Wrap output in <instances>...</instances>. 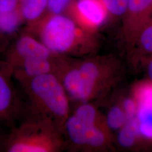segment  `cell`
Instances as JSON below:
<instances>
[{
    "instance_id": "obj_1",
    "label": "cell",
    "mask_w": 152,
    "mask_h": 152,
    "mask_svg": "<svg viewBox=\"0 0 152 152\" xmlns=\"http://www.w3.org/2000/svg\"><path fill=\"white\" fill-rule=\"evenodd\" d=\"M117 69L116 62L111 56H61L55 75L71 103L77 104L103 98L115 81Z\"/></svg>"
},
{
    "instance_id": "obj_2",
    "label": "cell",
    "mask_w": 152,
    "mask_h": 152,
    "mask_svg": "<svg viewBox=\"0 0 152 152\" xmlns=\"http://www.w3.org/2000/svg\"><path fill=\"white\" fill-rule=\"evenodd\" d=\"M27 98L24 114H36L54 122L61 130L71 113V100L59 78L47 73L18 82Z\"/></svg>"
},
{
    "instance_id": "obj_3",
    "label": "cell",
    "mask_w": 152,
    "mask_h": 152,
    "mask_svg": "<svg viewBox=\"0 0 152 152\" xmlns=\"http://www.w3.org/2000/svg\"><path fill=\"white\" fill-rule=\"evenodd\" d=\"M66 151L60 128L48 118L26 113L4 136L2 152H60Z\"/></svg>"
},
{
    "instance_id": "obj_4",
    "label": "cell",
    "mask_w": 152,
    "mask_h": 152,
    "mask_svg": "<svg viewBox=\"0 0 152 152\" xmlns=\"http://www.w3.org/2000/svg\"><path fill=\"white\" fill-rule=\"evenodd\" d=\"M37 32L40 41L59 56L81 58L91 54L97 46L94 32L63 15L51 17L38 28Z\"/></svg>"
},
{
    "instance_id": "obj_5",
    "label": "cell",
    "mask_w": 152,
    "mask_h": 152,
    "mask_svg": "<svg viewBox=\"0 0 152 152\" xmlns=\"http://www.w3.org/2000/svg\"><path fill=\"white\" fill-rule=\"evenodd\" d=\"M95 101L77 104L71 110L61 128L66 150L83 151L92 127L103 119Z\"/></svg>"
},
{
    "instance_id": "obj_6",
    "label": "cell",
    "mask_w": 152,
    "mask_h": 152,
    "mask_svg": "<svg viewBox=\"0 0 152 152\" xmlns=\"http://www.w3.org/2000/svg\"><path fill=\"white\" fill-rule=\"evenodd\" d=\"M13 79L10 66L0 58V130L11 129L24 115L25 105Z\"/></svg>"
},
{
    "instance_id": "obj_7",
    "label": "cell",
    "mask_w": 152,
    "mask_h": 152,
    "mask_svg": "<svg viewBox=\"0 0 152 152\" xmlns=\"http://www.w3.org/2000/svg\"><path fill=\"white\" fill-rule=\"evenodd\" d=\"M152 18V0H128L123 18L125 40L132 49L141 29Z\"/></svg>"
},
{
    "instance_id": "obj_8",
    "label": "cell",
    "mask_w": 152,
    "mask_h": 152,
    "mask_svg": "<svg viewBox=\"0 0 152 152\" xmlns=\"http://www.w3.org/2000/svg\"><path fill=\"white\" fill-rule=\"evenodd\" d=\"M3 53V59L12 69L14 66L24 60L50 58L57 56L51 53L40 41L28 34L21 35L14 44L9 45Z\"/></svg>"
},
{
    "instance_id": "obj_9",
    "label": "cell",
    "mask_w": 152,
    "mask_h": 152,
    "mask_svg": "<svg viewBox=\"0 0 152 152\" xmlns=\"http://www.w3.org/2000/svg\"><path fill=\"white\" fill-rule=\"evenodd\" d=\"M134 98L137 110L136 122L140 135L152 140V82H143L136 87Z\"/></svg>"
},
{
    "instance_id": "obj_10",
    "label": "cell",
    "mask_w": 152,
    "mask_h": 152,
    "mask_svg": "<svg viewBox=\"0 0 152 152\" xmlns=\"http://www.w3.org/2000/svg\"><path fill=\"white\" fill-rule=\"evenodd\" d=\"M61 56L24 60L12 68L13 77L17 82L47 73L56 74Z\"/></svg>"
},
{
    "instance_id": "obj_11",
    "label": "cell",
    "mask_w": 152,
    "mask_h": 152,
    "mask_svg": "<svg viewBox=\"0 0 152 152\" xmlns=\"http://www.w3.org/2000/svg\"><path fill=\"white\" fill-rule=\"evenodd\" d=\"M77 7L80 26L92 32L103 24L108 14L103 0H78Z\"/></svg>"
},
{
    "instance_id": "obj_12",
    "label": "cell",
    "mask_w": 152,
    "mask_h": 152,
    "mask_svg": "<svg viewBox=\"0 0 152 152\" xmlns=\"http://www.w3.org/2000/svg\"><path fill=\"white\" fill-rule=\"evenodd\" d=\"M22 20V15L18 9L9 12L0 11V53H4L10 44Z\"/></svg>"
},
{
    "instance_id": "obj_13",
    "label": "cell",
    "mask_w": 152,
    "mask_h": 152,
    "mask_svg": "<svg viewBox=\"0 0 152 152\" xmlns=\"http://www.w3.org/2000/svg\"><path fill=\"white\" fill-rule=\"evenodd\" d=\"M111 141L110 131L105 123L104 117L92 127L87 139L83 151L94 152L106 150Z\"/></svg>"
},
{
    "instance_id": "obj_14",
    "label": "cell",
    "mask_w": 152,
    "mask_h": 152,
    "mask_svg": "<svg viewBox=\"0 0 152 152\" xmlns=\"http://www.w3.org/2000/svg\"><path fill=\"white\" fill-rule=\"evenodd\" d=\"M136 120H127L125 125L118 130L117 142L121 147L131 148L135 144L139 137Z\"/></svg>"
},
{
    "instance_id": "obj_15",
    "label": "cell",
    "mask_w": 152,
    "mask_h": 152,
    "mask_svg": "<svg viewBox=\"0 0 152 152\" xmlns=\"http://www.w3.org/2000/svg\"><path fill=\"white\" fill-rule=\"evenodd\" d=\"M142 54L152 55V18L141 29L132 49Z\"/></svg>"
},
{
    "instance_id": "obj_16",
    "label": "cell",
    "mask_w": 152,
    "mask_h": 152,
    "mask_svg": "<svg viewBox=\"0 0 152 152\" xmlns=\"http://www.w3.org/2000/svg\"><path fill=\"white\" fill-rule=\"evenodd\" d=\"M104 121L110 131H118L125 125L127 118L121 105H113L109 108Z\"/></svg>"
},
{
    "instance_id": "obj_17",
    "label": "cell",
    "mask_w": 152,
    "mask_h": 152,
    "mask_svg": "<svg viewBox=\"0 0 152 152\" xmlns=\"http://www.w3.org/2000/svg\"><path fill=\"white\" fill-rule=\"evenodd\" d=\"M22 15L28 20H34L40 16L48 0H20Z\"/></svg>"
},
{
    "instance_id": "obj_18",
    "label": "cell",
    "mask_w": 152,
    "mask_h": 152,
    "mask_svg": "<svg viewBox=\"0 0 152 152\" xmlns=\"http://www.w3.org/2000/svg\"><path fill=\"white\" fill-rule=\"evenodd\" d=\"M108 13L114 17H121L124 14L128 0H103Z\"/></svg>"
},
{
    "instance_id": "obj_19",
    "label": "cell",
    "mask_w": 152,
    "mask_h": 152,
    "mask_svg": "<svg viewBox=\"0 0 152 152\" xmlns=\"http://www.w3.org/2000/svg\"><path fill=\"white\" fill-rule=\"evenodd\" d=\"M121 107L125 112L127 120H136L137 105L135 98L125 99Z\"/></svg>"
},
{
    "instance_id": "obj_20",
    "label": "cell",
    "mask_w": 152,
    "mask_h": 152,
    "mask_svg": "<svg viewBox=\"0 0 152 152\" xmlns=\"http://www.w3.org/2000/svg\"><path fill=\"white\" fill-rule=\"evenodd\" d=\"M70 0H48L49 9L55 14H59L62 11Z\"/></svg>"
},
{
    "instance_id": "obj_21",
    "label": "cell",
    "mask_w": 152,
    "mask_h": 152,
    "mask_svg": "<svg viewBox=\"0 0 152 152\" xmlns=\"http://www.w3.org/2000/svg\"><path fill=\"white\" fill-rule=\"evenodd\" d=\"M19 0H0V11L9 12L17 9Z\"/></svg>"
},
{
    "instance_id": "obj_22",
    "label": "cell",
    "mask_w": 152,
    "mask_h": 152,
    "mask_svg": "<svg viewBox=\"0 0 152 152\" xmlns=\"http://www.w3.org/2000/svg\"><path fill=\"white\" fill-rule=\"evenodd\" d=\"M147 73L149 78L150 81L152 82V58L151 61H149V64L147 67Z\"/></svg>"
},
{
    "instance_id": "obj_23",
    "label": "cell",
    "mask_w": 152,
    "mask_h": 152,
    "mask_svg": "<svg viewBox=\"0 0 152 152\" xmlns=\"http://www.w3.org/2000/svg\"><path fill=\"white\" fill-rule=\"evenodd\" d=\"M4 136L0 134V151H2V143L4 141Z\"/></svg>"
}]
</instances>
